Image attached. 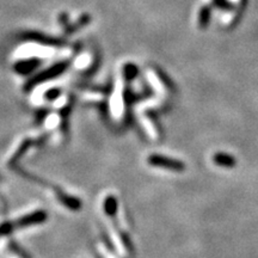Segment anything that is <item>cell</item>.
Returning <instances> with one entry per match:
<instances>
[{
	"instance_id": "1",
	"label": "cell",
	"mask_w": 258,
	"mask_h": 258,
	"mask_svg": "<svg viewBox=\"0 0 258 258\" xmlns=\"http://www.w3.org/2000/svg\"><path fill=\"white\" fill-rule=\"evenodd\" d=\"M67 66H69V63L67 62H59V63L53 64V66L49 67L48 70L42 71L41 73H38L35 77H32V78L25 84V90H31L34 89L37 84L44 83L47 82V80L56 78V77H59L60 74H62L64 71H66Z\"/></svg>"
},
{
	"instance_id": "2",
	"label": "cell",
	"mask_w": 258,
	"mask_h": 258,
	"mask_svg": "<svg viewBox=\"0 0 258 258\" xmlns=\"http://www.w3.org/2000/svg\"><path fill=\"white\" fill-rule=\"evenodd\" d=\"M148 164L156 167H163V169L167 170H175L180 171L184 169V165L178 160L171 159V158L159 156V154H152V156L148 157Z\"/></svg>"
},
{
	"instance_id": "3",
	"label": "cell",
	"mask_w": 258,
	"mask_h": 258,
	"mask_svg": "<svg viewBox=\"0 0 258 258\" xmlns=\"http://www.w3.org/2000/svg\"><path fill=\"white\" fill-rule=\"evenodd\" d=\"M47 219V214L44 212L38 211V212H34L31 214L25 215V217L21 218L17 222V225L19 227H28V226H32V225H37V224H42V222L46 221Z\"/></svg>"
},
{
	"instance_id": "4",
	"label": "cell",
	"mask_w": 258,
	"mask_h": 258,
	"mask_svg": "<svg viewBox=\"0 0 258 258\" xmlns=\"http://www.w3.org/2000/svg\"><path fill=\"white\" fill-rule=\"evenodd\" d=\"M40 64V60L38 59H27L18 61V62L15 63V71L16 73L22 74V76H27V74L31 73L36 67Z\"/></svg>"
},
{
	"instance_id": "5",
	"label": "cell",
	"mask_w": 258,
	"mask_h": 258,
	"mask_svg": "<svg viewBox=\"0 0 258 258\" xmlns=\"http://www.w3.org/2000/svg\"><path fill=\"white\" fill-rule=\"evenodd\" d=\"M116 207H117L116 199L112 198V196H109L104 202V209L106 211V213H108L109 215H114L116 213Z\"/></svg>"
},
{
	"instance_id": "6",
	"label": "cell",
	"mask_w": 258,
	"mask_h": 258,
	"mask_svg": "<svg viewBox=\"0 0 258 258\" xmlns=\"http://www.w3.org/2000/svg\"><path fill=\"white\" fill-rule=\"evenodd\" d=\"M137 73H138L137 66H134V64H127V66L123 69V74L127 79L135 78Z\"/></svg>"
},
{
	"instance_id": "7",
	"label": "cell",
	"mask_w": 258,
	"mask_h": 258,
	"mask_svg": "<svg viewBox=\"0 0 258 258\" xmlns=\"http://www.w3.org/2000/svg\"><path fill=\"white\" fill-rule=\"evenodd\" d=\"M59 95H60V90H57V89H50V90H48V91L46 92V99H49V101H53V99H55V98H57V97H59Z\"/></svg>"
}]
</instances>
